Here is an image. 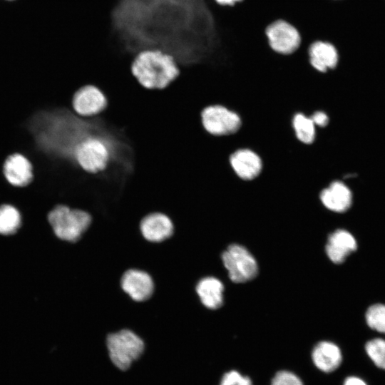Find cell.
Masks as SVG:
<instances>
[{
    "mask_svg": "<svg viewBox=\"0 0 385 385\" xmlns=\"http://www.w3.org/2000/svg\"><path fill=\"white\" fill-rule=\"evenodd\" d=\"M210 0H118L111 24L132 53L158 49L181 61H200L217 34Z\"/></svg>",
    "mask_w": 385,
    "mask_h": 385,
    "instance_id": "1",
    "label": "cell"
},
{
    "mask_svg": "<svg viewBox=\"0 0 385 385\" xmlns=\"http://www.w3.org/2000/svg\"><path fill=\"white\" fill-rule=\"evenodd\" d=\"M73 120L61 113H37L31 120V131L38 147L45 152L73 156L76 145L82 140L74 137Z\"/></svg>",
    "mask_w": 385,
    "mask_h": 385,
    "instance_id": "2",
    "label": "cell"
},
{
    "mask_svg": "<svg viewBox=\"0 0 385 385\" xmlns=\"http://www.w3.org/2000/svg\"><path fill=\"white\" fill-rule=\"evenodd\" d=\"M132 75L147 89H163L180 74L178 63L170 54L158 49L138 52L130 65Z\"/></svg>",
    "mask_w": 385,
    "mask_h": 385,
    "instance_id": "3",
    "label": "cell"
},
{
    "mask_svg": "<svg viewBox=\"0 0 385 385\" xmlns=\"http://www.w3.org/2000/svg\"><path fill=\"white\" fill-rule=\"evenodd\" d=\"M47 220L55 236L67 243L78 242L90 227L93 217L80 208L57 205L48 213Z\"/></svg>",
    "mask_w": 385,
    "mask_h": 385,
    "instance_id": "4",
    "label": "cell"
},
{
    "mask_svg": "<svg viewBox=\"0 0 385 385\" xmlns=\"http://www.w3.org/2000/svg\"><path fill=\"white\" fill-rule=\"evenodd\" d=\"M105 345L111 361L121 371L128 369L143 355L145 349L143 339L128 328L108 333Z\"/></svg>",
    "mask_w": 385,
    "mask_h": 385,
    "instance_id": "5",
    "label": "cell"
},
{
    "mask_svg": "<svg viewBox=\"0 0 385 385\" xmlns=\"http://www.w3.org/2000/svg\"><path fill=\"white\" fill-rule=\"evenodd\" d=\"M201 125L206 133L215 137L229 136L240 128V116L220 104L208 105L200 114Z\"/></svg>",
    "mask_w": 385,
    "mask_h": 385,
    "instance_id": "6",
    "label": "cell"
},
{
    "mask_svg": "<svg viewBox=\"0 0 385 385\" xmlns=\"http://www.w3.org/2000/svg\"><path fill=\"white\" fill-rule=\"evenodd\" d=\"M108 145L97 136L83 138L76 145L73 157L85 171L98 173L106 169L110 158Z\"/></svg>",
    "mask_w": 385,
    "mask_h": 385,
    "instance_id": "7",
    "label": "cell"
},
{
    "mask_svg": "<svg viewBox=\"0 0 385 385\" xmlns=\"http://www.w3.org/2000/svg\"><path fill=\"white\" fill-rule=\"evenodd\" d=\"M222 260L231 281L242 283L254 279L258 266L253 255L242 245H230L222 254Z\"/></svg>",
    "mask_w": 385,
    "mask_h": 385,
    "instance_id": "8",
    "label": "cell"
},
{
    "mask_svg": "<svg viewBox=\"0 0 385 385\" xmlns=\"http://www.w3.org/2000/svg\"><path fill=\"white\" fill-rule=\"evenodd\" d=\"M265 34L270 48L280 55H291L302 44V37L297 29L283 19L275 20L267 25Z\"/></svg>",
    "mask_w": 385,
    "mask_h": 385,
    "instance_id": "9",
    "label": "cell"
},
{
    "mask_svg": "<svg viewBox=\"0 0 385 385\" xmlns=\"http://www.w3.org/2000/svg\"><path fill=\"white\" fill-rule=\"evenodd\" d=\"M120 287L135 302L149 300L155 289L153 277L148 272L138 268H130L123 273L120 279Z\"/></svg>",
    "mask_w": 385,
    "mask_h": 385,
    "instance_id": "10",
    "label": "cell"
},
{
    "mask_svg": "<svg viewBox=\"0 0 385 385\" xmlns=\"http://www.w3.org/2000/svg\"><path fill=\"white\" fill-rule=\"evenodd\" d=\"M139 230L145 240L158 244L166 241L173 235L175 227L172 219L168 215L154 211L141 218Z\"/></svg>",
    "mask_w": 385,
    "mask_h": 385,
    "instance_id": "11",
    "label": "cell"
},
{
    "mask_svg": "<svg viewBox=\"0 0 385 385\" xmlns=\"http://www.w3.org/2000/svg\"><path fill=\"white\" fill-rule=\"evenodd\" d=\"M107 104L105 94L93 85L80 88L76 91L72 99L74 111L83 117H91L101 113Z\"/></svg>",
    "mask_w": 385,
    "mask_h": 385,
    "instance_id": "12",
    "label": "cell"
},
{
    "mask_svg": "<svg viewBox=\"0 0 385 385\" xmlns=\"http://www.w3.org/2000/svg\"><path fill=\"white\" fill-rule=\"evenodd\" d=\"M229 163L235 174L244 181L255 180L260 175L263 168L261 157L247 148H239L232 153Z\"/></svg>",
    "mask_w": 385,
    "mask_h": 385,
    "instance_id": "13",
    "label": "cell"
},
{
    "mask_svg": "<svg viewBox=\"0 0 385 385\" xmlns=\"http://www.w3.org/2000/svg\"><path fill=\"white\" fill-rule=\"evenodd\" d=\"M2 173L7 183L14 187H25L34 178L33 165L24 155L14 153L8 155L2 164Z\"/></svg>",
    "mask_w": 385,
    "mask_h": 385,
    "instance_id": "14",
    "label": "cell"
},
{
    "mask_svg": "<svg viewBox=\"0 0 385 385\" xmlns=\"http://www.w3.org/2000/svg\"><path fill=\"white\" fill-rule=\"evenodd\" d=\"M319 200L327 210L342 213L351 206L353 195L345 183L340 180H334L321 190Z\"/></svg>",
    "mask_w": 385,
    "mask_h": 385,
    "instance_id": "15",
    "label": "cell"
},
{
    "mask_svg": "<svg viewBox=\"0 0 385 385\" xmlns=\"http://www.w3.org/2000/svg\"><path fill=\"white\" fill-rule=\"evenodd\" d=\"M307 55L310 66L322 73L335 69L339 63L338 51L329 41L318 40L311 43Z\"/></svg>",
    "mask_w": 385,
    "mask_h": 385,
    "instance_id": "16",
    "label": "cell"
},
{
    "mask_svg": "<svg viewBox=\"0 0 385 385\" xmlns=\"http://www.w3.org/2000/svg\"><path fill=\"white\" fill-rule=\"evenodd\" d=\"M356 248L355 237L347 230L339 229L329 236L326 253L332 262L340 264Z\"/></svg>",
    "mask_w": 385,
    "mask_h": 385,
    "instance_id": "17",
    "label": "cell"
},
{
    "mask_svg": "<svg viewBox=\"0 0 385 385\" xmlns=\"http://www.w3.org/2000/svg\"><path fill=\"white\" fill-rule=\"evenodd\" d=\"M195 292L200 303L208 309H219L223 304L224 285L215 277L200 279L195 286Z\"/></svg>",
    "mask_w": 385,
    "mask_h": 385,
    "instance_id": "18",
    "label": "cell"
},
{
    "mask_svg": "<svg viewBox=\"0 0 385 385\" xmlns=\"http://www.w3.org/2000/svg\"><path fill=\"white\" fill-rule=\"evenodd\" d=\"M312 359L318 369L325 373H330L341 365L342 354L336 344L329 341H322L314 347Z\"/></svg>",
    "mask_w": 385,
    "mask_h": 385,
    "instance_id": "19",
    "label": "cell"
},
{
    "mask_svg": "<svg viewBox=\"0 0 385 385\" xmlns=\"http://www.w3.org/2000/svg\"><path fill=\"white\" fill-rule=\"evenodd\" d=\"M292 127L297 140L305 145L312 144L316 137V126L311 118L303 113L294 114Z\"/></svg>",
    "mask_w": 385,
    "mask_h": 385,
    "instance_id": "20",
    "label": "cell"
},
{
    "mask_svg": "<svg viewBox=\"0 0 385 385\" xmlns=\"http://www.w3.org/2000/svg\"><path fill=\"white\" fill-rule=\"evenodd\" d=\"M21 224L18 209L10 204L0 205V234L10 235L16 232Z\"/></svg>",
    "mask_w": 385,
    "mask_h": 385,
    "instance_id": "21",
    "label": "cell"
},
{
    "mask_svg": "<svg viewBox=\"0 0 385 385\" xmlns=\"http://www.w3.org/2000/svg\"><path fill=\"white\" fill-rule=\"evenodd\" d=\"M366 322L369 328L385 334V304L377 303L371 305L365 314Z\"/></svg>",
    "mask_w": 385,
    "mask_h": 385,
    "instance_id": "22",
    "label": "cell"
},
{
    "mask_svg": "<svg viewBox=\"0 0 385 385\" xmlns=\"http://www.w3.org/2000/svg\"><path fill=\"white\" fill-rule=\"evenodd\" d=\"M365 351L377 367L385 370V339L374 338L368 341L365 344Z\"/></svg>",
    "mask_w": 385,
    "mask_h": 385,
    "instance_id": "23",
    "label": "cell"
},
{
    "mask_svg": "<svg viewBox=\"0 0 385 385\" xmlns=\"http://www.w3.org/2000/svg\"><path fill=\"white\" fill-rule=\"evenodd\" d=\"M271 385H304V383L294 373L282 370L275 374L271 381Z\"/></svg>",
    "mask_w": 385,
    "mask_h": 385,
    "instance_id": "24",
    "label": "cell"
},
{
    "mask_svg": "<svg viewBox=\"0 0 385 385\" xmlns=\"http://www.w3.org/2000/svg\"><path fill=\"white\" fill-rule=\"evenodd\" d=\"M219 385H252L251 379L236 370L224 374Z\"/></svg>",
    "mask_w": 385,
    "mask_h": 385,
    "instance_id": "25",
    "label": "cell"
},
{
    "mask_svg": "<svg viewBox=\"0 0 385 385\" xmlns=\"http://www.w3.org/2000/svg\"><path fill=\"white\" fill-rule=\"evenodd\" d=\"M317 128H323L328 125L330 121L329 115L322 110H316L308 115Z\"/></svg>",
    "mask_w": 385,
    "mask_h": 385,
    "instance_id": "26",
    "label": "cell"
},
{
    "mask_svg": "<svg viewBox=\"0 0 385 385\" xmlns=\"http://www.w3.org/2000/svg\"><path fill=\"white\" fill-rule=\"evenodd\" d=\"M343 385H367V384L358 376H351L346 378Z\"/></svg>",
    "mask_w": 385,
    "mask_h": 385,
    "instance_id": "27",
    "label": "cell"
},
{
    "mask_svg": "<svg viewBox=\"0 0 385 385\" xmlns=\"http://www.w3.org/2000/svg\"><path fill=\"white\" fill-rule=\"evenodd\" d=\"M214 2L220 6H233L242 2L243 0H213Z\"/></svg>",
    "mask_w": 385,
    "mask_h": 385,
    "instance_id": "28",
    "label": "cell"
},
{
    "mask_svg": "<svg viewBox=\"0 0 385 385\" xmlns=\"http://www.w3.org/2000/svg\"><path fill=\"white\" fill-rule=\"evenodd\" d=\"M9 1H11V0H9Z\"/></svg>",
    "mask_w": 385,
    "mask_h": 385,
    "instance_id": "29",
    "label": "cell"
}]
</instances>
